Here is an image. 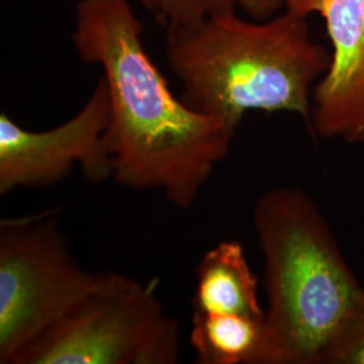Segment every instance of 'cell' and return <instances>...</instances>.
Wrapping results in <instances>:
<instances>
[{
  "label": "cell",
  "instance_id": "cell-5",
  "mask_svg": "<svg viewBox=\"0 0 364 364\" xmlns=\"http://www.w3.org/2000/svg\"><path fill=\"white\" fill-rule=\"evenodd\" d=\"M105 275L78 263L55 212L0 221V363H15Z\"/></svg>",
  "mask_w": 364,
  "mask_h": 364
},
{
  "label": "cell",
  "instance_id": "cell-6",
  "mask_svg": "<svg viewBox=\"0 0 364 364\" xmlns=\"http://www.w3.org/2000/svg\"><path fill=\"white\" fill-rule=\"evenodd\" d=\"M108 119L109 97L103 76L77 114L50 130H26L1 112L0 195L53 186L76 166L91 183L112 178L114 162L105 144Z\"/></svg>",
  "mask_w": 364,
  "mask_h": 364
},
{
  "label": "cell",
  "instance_id": "cell-3",
  "mask_svg": "<svg viewBox=\"0 0 364 364\" xmlns=\"http://www.w3.org/2000/svg\"><path fill=\"white\" fill-rule=\"evenodd\" d=\"M267 306L257 364H318L364 287L323 210L297 186H275L252 209Z\"/></svg>",
  "mask_w": 364,
  "mask_h": 364
},
{
  "label": "cell",
  "instance_id": "cell-4",
  "mask_svg": "<svg viewBox=\"0 0 364 364\" xmlns=\"http://www.w3.org/2000/svg\"><path fill=\"white\" fill-rule=\"evenodd\" d=\"M159 281L105 272V279L14 364H176L181 331L158 296Z\"/></svg>",
  "mask_w": 364,
  "mask_h": 364
},
{
  "label": "cell",
  "instance_id": "cell-9",
  "mask_svg": "<svg viewBox=\"0 0 364 364\" xmlns=\"http://www.w3.org/2000/svg\"><path fill=\"white\" fill-rule=\"evenodd\" d=\"M263 320L240 314L193 312L191 346L200 364H257Z\"/></svg>",
  "mask_w": 364,
  "mask_h": 364
},
{
  "label": "cell",
  "instance_id": "cell-12",
  "mask_svg": "<svg viewBox=\"0 0 364 364\" xmlns=\"http://www.w3.org/2000/svg\"><path fill=\"white\" fill-rule=\"evenodd\" d=\"M237 6L255 21H266L284 9V0H237Z\"/></svg>",
  "mask_w": 364,
  "mask_h": 364
},
{
  "label": "cell",
  "instance_id": "cell-1",
  "mask_svg": "<svg viewBox=\"0 0 364 364\" xmlns=\"http://www.w3.org/2000/svg\"><path fill=\"white\" fill-rule=\"evenodd\" d=\"M72 42L78 57L103 68L109 97L105 144L112 180L132 191H158L180 209L228 156L235 131L183 103L151 61L129 0H80Z\"/></svg>",
  "mask_w": 364,
  "mask_h": 364
},
{
  "label": "cell",
  "instance_id": "cell-2",
  "mask_svg": "<svg viewBox=\"0 0 364 364\" xmlns=\"http://www.w3.org/2000/svg\"><path fill=\"white\" fill-rule=\"evenodd\" d=\"M306 19L285 10L248 22L231 13L166 28L165 57L183 103L234 130L250 111L297 114L309 127L331 53Z\"/></svg>",
  "mask_w": 364,
  "mask_h": 364
},
{
  "label": "cell",
  "instance_id": "cell-11",
  "mask_svg": "<svg viewBox=\"0 0 364 364\" xmlns=\"http://www.w3.org/2000/svg\"><path fill=\"white\" fill-rule=\"evenodd\" d=\"M318 364H364V290L328 343Z\"/></svg>",
  "mask_w": 364,
  "mask_h": 364
},
{
  "label": "cell",
  "instance_id": "cell-7",
  "mask_svg": "<svg viewBox=\"0 0 364 364\" xmlns=\"http://www.w3.org/2000/svg\"><path fill=\"white\" fill-rule=\"evenodd\" d=\"M302 18L317 14L331 39V61L312 95L311 134L364 142V0H284Z\"/></svg>",
  "mask_w": 364,
  "mask_h": 364
},
{
  "label": "cell",
  "instance_id": "cell-10",
  "mask_svg": "<svg viewBox=\"0 0 364 364\" xmlns=\"http://www.w3.org/2000/svg\"><path fill=\"white\" fill-rule=\"evenodd\" d=\"M156 21L169 27L196 25L212 16L236 13L237 0H141Z\"/></svg>",
  "mask_w": 364,
  "mask_h": 364
},
{
  "label": "cell",
  "instance_id": "cell-8",
  "mask_svg": "<svg viewBox=\"0 0 364 364\" xmlns=\"http://www.w3.org/2000/svg\"><path fill=\"white\" fill-rule=\"evenodd\" d=\"M258 284L243 246L236 240L220 242L197 264L193 312L240 314L263 320Z\"/></svg>",
  "mask_w": 364,
  "mask_h": 364
}]
</instances>
